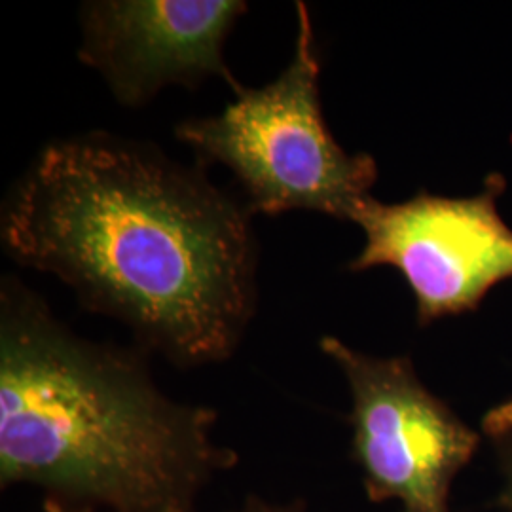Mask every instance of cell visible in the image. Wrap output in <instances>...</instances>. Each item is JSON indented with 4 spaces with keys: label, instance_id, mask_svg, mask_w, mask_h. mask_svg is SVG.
<instances>
[{
    "label": "cell",
    "instance_id": "cell-1",
    "mask_svg": "<svg viewBox=\"0 0 512 512\" xmlns=\"http://www.w3.org/2000/svg\"><path fill=\"white\" fill-rule=\"evenodd\" d=\"M2 241L183 368L230 359L255 311L247 211L154 148L107 133L42 150L4 205Z\"/></svg>",
    "mask_w": 512,
    "mask_h": 512
},
{
    "label": "cell",
    "instance_id": "cell-2",
    "mask_svg": "<svg viewBox=\"0 0 512 512\" xmlns=\"http://www.w3.org/2000/svg\"><path fill=\"white\" fill-rule=\"evenodd\" d=\"M215 425V410L169 399L141 357L76 336L4 281L2 490L35 488L46 512H198L239 463Z\"/></svg>",
    "mask_w": 512,
    "mask_h": 512
},
{
    "label": "cell",
    "instance_id": "cell-3",
    "mask_svg": "<svg viewBox=\"0 0 512 512\" xmlns=\"http://www.w3.org/2000/svg\"><path fill=\"white\" fill-rule=\"evenodd\" d=\"M293 61L260 90L239 88L219 116L186 120L175 135L207 162L226 165L249 198V211H317L351 220L370 196L378 165L348 154L332 137L319 93V55L310 12L298 2Z\"/></svg>",
    "mask_w": 512,
    "mask_h": 512
},
{
    "label": "cell",
    "instance_id": "cell-4",
    "mask_svg": "<svg viewBox=\"0 0 512 512\" xmlns=\"http://www.w3.org/2000/svg\"><path fill=\"white\" fill-rule=\"evenodd\" d=\"M319 348L348 382L351 458L370 503L399 512H452L459 473L475 458L482 433L421 382L410 357H374L323 336Z\"/></svg>",
    "mask_w": 512,
    "mask_h": 512
},
{
    "label": "cell",
    "instance_id": "cell-5",
    "mask_svg": "<svg viewBox=\"0 0 512 512\" xmlns=\"http://www.w3.org/2000/svg\"><path fill=\"white\" fill-rule=\"evenodd\" d=\"M505 188V177L490 173L482 192L469 198L418 192L406 202L382 203L368 196L351 217L366 243L349 270H399L416 298L420 327L473 313L512 279V230L497 207Z\"/></svg>",
    "mask_w": 512,
    "mask_h": 512
},
{
    "label": "cell",
    "instance_id": "cell-6",
    "mask_svg": "<svg viewBox=\"0 0 512 512\" xmlns=\"http://www.w3.org/2000/svg\"><path fill=\"white\" fill-rule=\"evenodd\" d=\"M245 12L238 0L88 2L80 59L129 107L147 103L167 84L190 86L205 76H222L238 92L222 46Z\"/></svg>",
    "mask_w": 512,
    "mask_h": 512
},
{
    "label": "cell",
    "instance_id": "cell-7",
    "mask_svg": "<svg viewBox=\"0 0 512 512\" xmlns=\"http://www.w3.org/2000/svg\"><path fill=\"white\" fill-rule=\"evenodd\" d=\"M482 437L494 450L503 480L495 505L503 511L512 512V399L495 404L486 412L482 418Z\"/></svg>",
    "mask_w": 512,
    "mask_h": 512
},
{
    "label": "cell",
    "instance_id": "cell-8",
    "mask_svg": "<svg viewBox=\"0 0 512 512\" xmlns=\"http://www.w3.org/2000/svg\"><path fill=\"white\" fill-rule=\"evenodd\" d=\"M228 512H310L302 501L275 503L258 494H247L236 509Z\"/></svg>",
    "mask_w": 512,
    "mask_h": 512
}]
</instances>
